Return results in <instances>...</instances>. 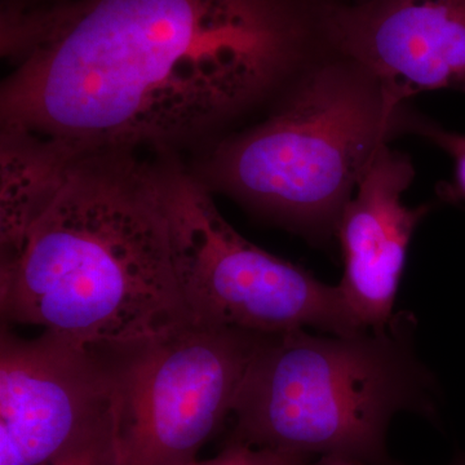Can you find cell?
Segmentation results:
<instances>
[{"label": "cell", "mask_w": 465, "mask_h": 465, "mask_svg": "<svg viewBox=\"0 0 465 465\" xmlns=\"http://www.w3.org/2000/svg\"><path fill=\"white\" fill-rule=\"evenodd\" d=\"M414 177L409 155L390 143L382 146L336 228L344 262L339 286L367 330L384 329L394 317L410 243L430 211L428 204L409 207L403 202Z\"/></svg>", "instance_id": "9"}, {"label": "cell", "mask_w": 465, "mask_h": 465, "mask_svg": "<svg viewBox=\"0 0 465 465\" xmlns=\"http://www.w3.org/2000/svg\"><path fill=\"white\" fill-rule=\"evenodd\" d=\"M342 2L67 0L2 23V125L78 157L216 142L332 54Z\"/></svg>", "instance_id": "1"}, {"label": "cell", "mask_w": 465, "mask_h": 465, "mask_svg": "<svg viewBox=\"0 0 465 465\" xmlns=\"http://www.w3.org/2000/svg\"><path fill=\"white\" fill-rule=\"evenodd\" d=\"M416 318L353 335L262 333L238 391L231 442L253 449L400 465L388 433L397 415L439 420L440 390L415 344Z\"/></svg>", "instance_id": "4"}, {"label": "cell", "mask_w": 465, "mask_h": 465, "mask_svg": "<svg viewBox=\"0 0 465 465\" xmlns=\"http://www.w3.org/2000/svg\"><path fill=\"white\" fill-rule=\"evenodd\" d=\"M416 115L394 105L366 67L333 51L275 100L264 121L208 143L191 171L211 193L326 246L376 153L411 134Z\"/></svg>", "instance_id": "3"}, {"label": "cell", "mask_w": 465, "mask_h": 465, "mask_svg": "<svg viewBox=\"0 0 465 465\" xmlns=\"http://www.w3.org/2000/svg\"><path fill=\"white\" fill-rule=\"evenodd\" d=\"M332 50L376 76L394 105L423 92L465 94V0H345Z\"/></svg>", "instance_id": "8"}, {"label": "cell", "mask_w": 465, "mask_h": 465, "mask_svg": "<svg viewBox=\"0 0 465 465\" xmlns=\"http://www.w3.org/2000/svg\"><path fill=\"white\" fill-rule=\"evenodd\" d=\"M76 158L73 153L48 140L20 128L2 125L0 260L11 258L17 252L27 232L50 204Z\"/></svg>", "instance_id": "10"}, {"label": "cell", "mask_w": 465, "mask_h": 465, "mask_svg": "<svg viewBox=\"0 0 465 465\" xmlns=\"http://www.w3.org/2000/svg\"><path fill=\"white\" fill-rule=\"evenodd\" d=\"M314 457L293 454V452L273 451V450L253 449L243 443L229 440L225 449L217 457L208 460H195L188 465H300Z\"/></svg>", "instance_id": "13"}, {"label": "cell", "mask_w": 465, "mask_h": 465, "mask_svg": "<svg viewBox=\"0 0 465 465\" xmlns=\"http://www.w3.org/2000/svg\"><path fill=\"white\" fill-rule=\"evenodd\" d=\"M5 323L121 348L191 322L155 162L81 155L20 249L0 260Z\"/></svg>", "instance_id": "2"}, {"label": "cell", "mask_w": 465, "mask_h": 465, "mask_svg": "<svg viewBox=\"0 0 465 465\" xmlns=\"http://www.w3.org/2000/svg\"><path fill=\"white\" fill-rule=\"evenodd\" d=\"M106 349L45 330L34 339L2 322L0 465H39L113 419Z\"/></svg>", "instance_id": "7"}, {"label": "cell", "mask_w": 465, "mask_h": 465, "mask_svg": "<svg viewBox=\"0 0 465 465\" xmlns=\"http://www.w3.org/2000/svg\"><path fill=\"white\" fill-rule=\"evenodd\" d=\"M39 465H122L116 449L114 418Z\"/></svg>", "instance_id": "11"}, {"label": "cell", "mask_w": 465, "mask_h": 465, "mask_svg": "<svg viewBox=\"0 0 465 465\" xmlns=\"http://www.w3.org/2000/svg\"><path fill=\"white\" fill-rule=\"evenodd\" d=\"M411 134L424 137L451 157L454 162V180L449 186L446 197L449 200L465 201V134L445 130L421 114L416 115Z\"/></svg>", "instance_id": "12"}, {"label": "cell", "mask_w": 465, "mask_h": 465, "mask_svg": "<svg viewBox=\"0 0 465 465\" xmlns=\"http://www.w3.org/2000/svg\"><path fill=\"white\" fill-rule=\"evenodd\" d=\"M448 465H465V451L460 452L457 457H454Z\"/></svg>", "instance_id": "16"}, {"label": "cell", "mask_w": 465, "mask_h": 465, "mask_svg": "<svg viewBox=\"0 0 465 465\" xmlns=\"http://www.w3.org/2000/svg\"><path fill=\"white\" fill-rule=\"evenodd\" d=\"M262 333L191 321L104 348L122 465H188L232 414Z\"/></svg>", "instance_id": "6"}, {"label": "cell", "mask_w": 465, "mask_h": 465, "mask_svg": "<svg viewBox=\"0 0 465 465\" xmlns=\"http://www.w3.org/2000/svg\"><path fill=\"white\" fill-rule=\"evenodd\" d=\"M67 0H2V18L0 23L17 20L30 16V15L41 14L63 5Z\"/></svg>", "instance_id": "14"}, {"label": "cell", "mask_w": 465, "mask_h": 465, "mask_svg": "<svg viewBox=\"0 0 465 465\" xmlns=\"http://www.w3.org/2000/svg\"><path fill=\"white\" fill-rule=\"evenodd\" d=\"M300 465H365L357 463V461L347 460V459L335 457H317L309 459Z\"/></svg>", "instance_id": "15"}, {"label": "cell", "mask_w": 465, "mask_h": 465, "mask_svg": "<svg viewBox=\"0 0 465 465\" xmlns=\"http://www.w3.org/2000/svg\"><path fill=\"white\" fill-rule=\"evenodd\" d=\"M174 272L193 320L256 333L366 331L341 286L251 243L173 154H159Z\"/></svg>", "instance_id": "5"}]
</instances>
